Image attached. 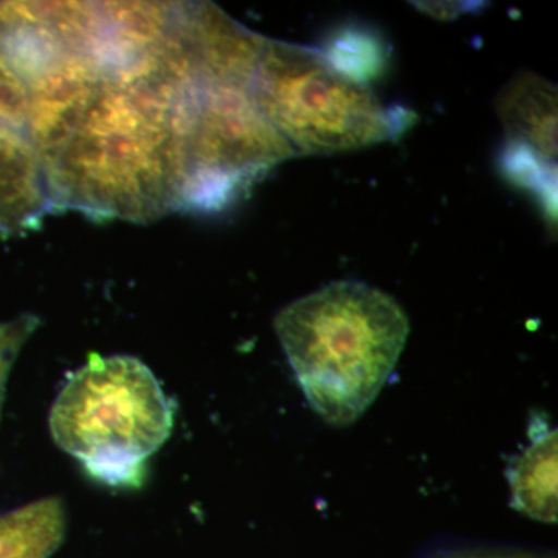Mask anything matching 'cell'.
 <instances>
[{
    "label": "cell",
    "mask_w": 558,
    "mask_h": 558,
    "mask_svg": "<svg viewBox=\"0 0 558 558\" xmlns=\"http://www.w3.org/2000/svg\"><path fill=\"white\" fill-rule=\"evenodd\" d=\"M182 70L171 58L97 83L33 138L53 213L148 222L178 211L186 174L178 123Z\"/></svg>",
    "instance_id": "1"
},
{
    "label": "cell",
    "mask_w": 558,
    "mask_h": 558,
    "mask_svg": "<svg viewBox=\"0 0 558 558\" xmlns=\"http://www.w3.org/2000/svg\"><path fill=\"white\" fill-rule=\"evenodd\" d=\"M275 330L311 409L333 427H348L398 365L410 322L380 289L336 281L292 301Z\"/></svg>",
    "instance_id": "2"
},
{
    "label": "cell",
    "mask_w": 558,
    "mask_h": 558,
    "mask_svg": "<svg viewBox=\"0 0 558 558\" xmlns=\"http://www.w3.org/2000/svg\"><path fill=\"white\" fill-rule=\"evenodd\" d=\"M172 422L171 402L145 363L92 354L54 400L50 432L94 478L138 486L145 459L163 446Z\"/></svg>",
    "instance_id": "3"
},
{
    "label": "cell",
    "mask_w": 558,
    "mask_h": 558,
    "mask_svg": "<svg viewBox=\"0 0 558 558\" xmlns=\"http://www.w3.org/2000/svg\"><path fill=\"white\" fill-rule=\"evenodd\" d=\"M266 119L296 154H333L398 140L414 113L388 108L337 72L322 50L266 39L252 83Z\"/></svg>",
    "instance_id": "4"
},
{
    "label": "cell",
    "mask_w": 558,
    "mask_h": 558,
    "mask_svg": "<svg viewBox=\"0 0 558 558\" xmlns=\"http://www.w3.org/2000/svg\"><path fill=\"white\" fill-rule=\"evenodd\" d=\"M497 112L508 148L524 150L556 167L557 87L532 72H520L497 97Z\"/></svg>",
    "instance_id": "5"
},
{
    "label": "cell",
    "mask_w": 558,
    "mask_h": 558,
    "mask_svg": "<svg viewBox=\"0 0 558 558\" xmlns=\"http://www.w3.org/2000/svg\"><path fill=\"white\" fill-rule=\"evenodd\" d=\"M50 213L43 165L31 137L0 131V233L38 230Z\"/></svg>",
    "instance_id": "6"
},
{
    "label": "cell",
    "mask_w": 558,
    "mask_h": 558,
    "mask_svg": "<svg viewBox=\"0 0 558 558\" xmlns=\"http://www.w3.org/2000/svg\"><path fill=\"white\" fill-rule=\"evenodd\" d=\"M532 442L510 462V505L529 519L557 521V429L542 418L531 427Z\"/></svg>",
    "instance_id": "7"
},
{
    "label": "cell",
    "mask_w": 558,
    "mask_h": 558,
    "mask_svg": "<svg viewBox=\"0 0 558 558\" xmlns=\"http://www.w3.org/2000/svg\"><path fill=\"white\" fill-rule=\"evenodd\" d=\"M60 498L38 499L0 517V558H49L64 539Z\"/></svg>",
    "instance_id": "8"
},
{
    "label": "cell",
    "mask_w": 558,
    "mask_h": 558,
    "mask_svg": "<svg viewBox=\"0 0 558 558\" xmlns=\"http://www.w3.org/2000/svg\"><path fill=\"white\" fill-rule=\"evenodd\" d=\"M322 53L337 72L363 86L379 75L387 57L376 35L354 27L341 31Z\"/></svg>",
    "instance_id": "9"
},
{
    "label": "cell",
    "mask_w": 558,
    "mask_h": 558,
    "mask_svg": "<svg viewBox=\"0 0 558 558\" xmlns=\"http://www.w3.org/2000/svg\"><path fill=\"white\" fill-rule=\"evenodd\" d=\"M31 89L0 58V131L31 137Z\"/></svg>",
    "instance_id": "10"
},
{
    "label": "cell",
    "mask_w": 558,
    "mask_h": 558,
    "mask_svg": "<svg viewBox=\"0 0 558 558\" xmlns=\"http://www.w3.org/2000/svg\"><path fill=\"white\" fill-rule=\"evenodd\" d=\"M39 325L40 319L28 314L11 322L0 323V413H2L7 379L13 363L16 362L25 341L31 339Z\"/></svg>",
    "instance_id": "11"
},
{
    "label": "cell",
    "mask_w": 558,
    "mask_h": 558,
    "mask_svg": "<svg viewBox=\"0 0 558 558\" xmlns=\"http://www.w3.org/2000/svg\"><path fill=\"white\" fill-rule=\"evenodd\" d=\"M435 558H539L538 556H531V554L519 553H462L450 554V556H440Z\"/></svg>",
    "instance_id": "12"
}]
</instances>
